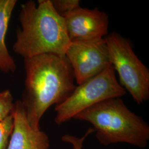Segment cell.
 Instances as JSON below:
<instances>
[{
  "instance_id": "ba28073f",
  "label": "cell",
  "mask_w": 149,
  "mask_h": 149,
  "mask_svg": "<svg viewBox=\"0 0 149 149\" xmlns=\"http://www.w3.org/2000/svg\"><path fill=\"white\" fill-rule=\"evenodd\" d=\"M13 129L7 149H49L48 135L40 129L32 128L21 100L15 102L12 112Z\"/></svg>"
},
{
  "instance_id": "7a4b0ae2",
  "label": "cell",
  "mask_w": 149,
  "mask_h": 149,
  "mask_svg": "<svg viewBox=\"0 0 149 149\" xmlns=\"http://www.w3.org/2000/svg\"><path fill=\"white\" fill-rule=\"evenodd\" d=\"M21 27L16 31L13 50L24 59L42 54L65 56L71 42L64 17L55 10L51 0L28 1L21 5Z\"/></svg>"
},
{
  "instance_id": "6da1fadb",
  "label": "cell",
  "mask_w": 149,
  "mask_h": 149,
  "mask_svg": "<svg viewBox=\"0 0 149 149\" xmlns=\"http://www.w3.org/2000/svg\"><path fill=\"white\" fill-rule=\"evenodd\" d=\"M24 89L21 100L32 128L39 130L44 113L74 90V76L66 56L42 54L24 59Z\"/></svg>"
},
{
  "instance_id": "277c9868",
  "label": "cell",
  "mask_w": 149,
  "mask_h": 149,
  "mask_svg": "<svg viewBox=\"0 0 149 149\" xmlns=\"http://www.w3.org/2000/svg\"><path fill=\"white\" fill-rule=\"evenodd\" d=\"M126 91L118 82L112 65L100 74L76 86L66 100L56 105L55 122L58 125L70 120L80 112L113 98H120Z\"/></svg>"
},
{
  "instance_id": "7c38bea8",
  "label": "cell",
  "mask_w": 149,
  "mask_h": 149,
  "mask_svg": "<svg viewBox=\"0 0 149 149\" xmlns=\"http://www.w3.org/2000/svg\"><path fill=\"white\" fill-rule=\"evenodd\" d=\"M52 5L59 15L64 17L71 12L81 7L79 0H51Z\"/></svg>"
},
{
  "instance_id": "3957f363",
  "label": "cell",
  "mask_w": 149,
  "mask_h": 149,
  "mask_svg": "<svg viewBox=\"0 0 149 149\" xmlns=\"http://www.w3.org/2000/svg\"><path fill=\"white\" fill-rule=\"evenodd\" d=\"M74 119L91 124L96 138L103 145L123 143L143 149L148 144V124L129 109L120 98L97 103Z\"/></svg>"
},
{
  "instance_id": "52a82bcc",
  "label": "cell",
  "mask_w": 149,
  "mask_h": 149,
  "mask_svg": "<svg viewBox=\"0 0 149 149\" xmlns=\"http://www.w3.org/2000/svg\"><path fill=\"white\" fill-rule=\"evenodd\" d=\"M64 18L70 41L103 38L108 34V16L97 8L80 7Z\"/></svg>"
},
{
  "instance_id": "8fae6325",
  "label": "cell",
  "mask_w": 149,
  "mask_h": 149,
  "mask_svg": "<svg viewBox=\"0 0 149 149\" xmlns=\"http://www.w3.org/2000/svg\"><path fill=\"white\" fill-rule=\"evenodd\" d=\"M15 103L10 91L0 92V120L11 115Z\"/></svg>"
},
{
  "instance_id": "8992f818",
  "label": "cell",
  "mask_w": 149,
  "mask_h": 149,
  "mask_svg": "<svg viewBox=\"0 0 149 149\" xmlns=\"http://www.w3.org/2000/svg\"><path fill=\"white\" fill-rule=\"evenodd\" d=\"M65 56L72 67L78 85L111 65L104 38L71 41Z\"/></svg>"
},
{
  "instance_id": "5b68a950",
  "label": "cell",
  "mask_w": 149,
  "mask_h": 149,
  "mask_svg": "<svg viewBox=\"0 0 149 149\" xmlns=\"http://www.w3.org/2000/svg\"><path fill=\"white\" fill-rule=\"evenodd\" d=\"M110 63L120 85L137 104L149 99V70L134 52L129 40L113 32L105 38Z\"/></svg>"
},
{
  "instance_id": "30bf717a",
  "label": "cell",
  "mask_w": 149,
  "mask_h": 149,
  "mask_svg": "<svg viewBox=\"0 0 149 149\" xmlns=\"http://www.w3.org/2000/svg\"><path fill=\"white\" fill-rule=\"evenodd\" d=\"M13 129L12 114L0 120V149H7Z\"/></svg>"
},
{
  "instance_id": "4fadbf2b",
  "label": "cell",
  "mask_w": 149,
  "mask_h": 149,
  "mask_svg": "<svg viewBox=\"0 0 149 149\" xmlns=\"http://www.w3.org/2000/svg\"><path fill=\"white\" fill-rule=\"evenodd\" d=\"M93 132L94 131L92 128H90L87 131L85 135L80 138L76 137L74 135L67 134L63 135L61 138V140L63 141L71 144L72 146L73 149H82L83 144L86 138Z\"/></svg>"
},
{
  "instance_id": "9c48e42d",
  "label": "cell",
  "mask_w": 149,
  "mask_h": 149,
  "mask_svg": "<svg viewBox=\"0 0 149 149\" xmlns=\"http://www.w3.org/2000/svg\"><path fill=\"white\" fill-rule=\"evenodd\" d=\"M16 0H0V70L5 73L14 72L16 65L6 45V35L8 29Z\"/></svg>"
}]
</instances>
